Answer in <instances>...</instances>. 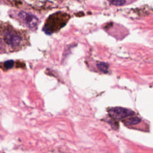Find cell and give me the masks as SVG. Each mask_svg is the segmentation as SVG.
<instances>
[{"instance_id":"obj_1","label":"cell","mask_w":153,"mask_h":153,"mask_svg":"<svg viewBox=\"0 0 153 153\" xmlns=\"http://www.w3.org/2000/svg\"><path fill=\"white\" fill-rule=\"evenodd\" d=\"M109 115L117 120H120L126 118L128 117L133 115L134 112L130 109L121 108V107H115L109 108L108 111Z\"/></svg>"},{"instance_id":"obj_2","label":"cell","mask_w":153,"mask_h":153,"mask_svg":"<svg viewBox=\"0 0 153 153\" xmlns=\"http://www.w3.org/2000/svg\"><path fill=\"white\" fill-rule=\"evenodd\" d=\"M19 17L28 27L30 28L35 27L38 22V19L35 16L25 11L19 12Z\"/></svg>"},{"instance_id":"obj_3","label":"cell","mask_w":153,"mask_h":153,"mask_svg":"<svg viewBox=\"0 0 153 153\" xmlns=\"http://www.w3.org/2000/svg\"><path fill=\"white\" fill-rule=\"evenodd\" d=\"M4 41L11 47H17L20 44L22 38L16 33L7 32L4 35Z\"/></svg>"},{"instance_id":"obj_4","label":"cell","mask_w":153,"mask_h":153,"mask_svg":"<svg viewBox=\"0 0 153 153\" xmlns=\"http://www.w3.org/2000/svg\"><path fill=\"white\" fill-rule=\"evenodd\" d=\"M140 121V119L139 117H133L131 115L126 118V119L123 121V123L126 126H133L139 123Z\"/></svg>"},{"instance_id":"obj_5","label":"cell","mask_w":153,"mask_h":153,"mask_svg":"<svg viewBox=\"0 0 153 153\" xmlns=\"http://www.w3.org/2000/svg\"><path fill=\"white\" fill-rule=\"evenodd\" d=\"M97 67L99 70L103 72H105L108 70V68L109 67V65L108 63L105 62H100L99 64H97Z\"/></svg>"},{"instance_id":"obj_6","label":"cell","mask_w":153,"mask_h":153,"mask_svg":"<svg viewBox=\"0 0 153 153\" xmlns=\"http://www.w3.org/2000/svg\"><path fill=\"white\" fill-rule=\"evenodd\" d=\"M109 2L114 5H123L126 3V0H109Z\"/></svg>"},{"instance_id":"obj_7","label":"cell","mask_w":153,"mask_h":153,"mask_svg":"<svg viewBox=\"0 0 153 153\" xmlns=\"http://www.w3.org/2000/svg\"><path fill=\"white\" fill-rule=\"evenodd\" d=\"M14 65V61L13 60H9L7 61H5L4 63V66L7 69H10L13 68Z\"/></svg>"},{"instance_id":"obj_8","label":"cell","mask_w":153,"mask_h":153,"mask_svg":"<svg viewBox=\"0 0 153 153\" xmlns=\"http://www.w3.org/2000/svg\"><path fill=\"white\" fill-rule=\"evenodd\" d=\"M2 46H3V44H2V40L0 39V50L2 48Z\"/></svg>"}]
</instances>
